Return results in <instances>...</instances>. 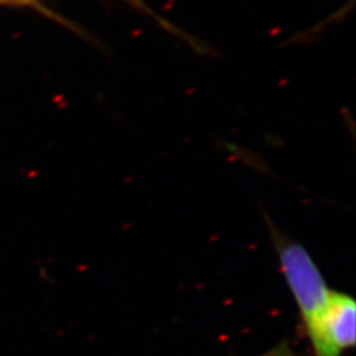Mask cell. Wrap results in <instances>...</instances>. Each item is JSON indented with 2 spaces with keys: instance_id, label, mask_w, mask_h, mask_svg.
<instances>
[{
  "instance_id": "2",
  "label": "cell",
  "mask_w": 356,
  "mask_h": 356,
  "mask_svg": "<svg viewBox=\"0 0 356 356\" xmlns=\"http://www.w3.org/2000/svg\"><path fill=\"white\" fill-rule=\"evenodd\" d=\"M355 300L331 291L322 312L305 329L314 356H343L355 346Z\"/></svg>"
},
{
  "instance_id": "5",
  "label": "cell",
  "mask_w": 356,
  "mask_h": 356,
  "mask_svg": "<svg viewBox=\"0 0 356 356\" xmlns=\"http://www.w3.org/2000/svg\"><path fill=\"white\" fill-rule=\"evenodd\" d=\"M1 1H15V3H31L33 0H1Z\"/></svg>"
},
{
  "instance_id": "3",
  "label": "cell",
  "mask_w": 356,
  "mask_h": 356,
  "mask_svg": "<svg viewBox=\"0 0 356 356\" xmlns=\"http://www.w3.org/2000/svg\"><path fill=\"white\" fill-rule=\"evenodd\" d=\"M120 1L127 4L128 7L132 8L134 11L149 17L163 31H165L166 33L177 38L181 41H184L185 44H188L193 51H195L197 53H200V54L210 53L209 48L204 45L201 40L191 36V33L185 32L184 29H181L179 26H176L175 23H172L169 19H166L163 15H160V13H157V10L153 8L152 6L147 0H120Z\"/></svg>"
},
{
  "instance_id": "4",
  "label": "cell",
  "mask_w": 356,
  "mask_h": 356,
  "mask_svg": "<svg viewBox=\"0 0 356 356\" xmlns=\"http://www.w3.org/2000/svg\"><path fill=\"white\" fill-rule=\"evenodd\" d=\"M257 356H294L292 348L289 347L288 343H281L270 350H268L266 353H263L261 355Z\"/></svg>"
},
{
  "instance_id": "1",
  "label": "cell",
  "mask_w": 356,
  "mask_h": 356,
  "mask_svg": "<svg viewBox=\"0 0 356 356\" xmlns=\"http://www.w3.org/2000/svg\"><path fill=\"white\" fill-rule=\"evenodd\" d=\"M272 242L279 256L281 272L297 304L306 329L326 305L331 291L321 269L305 247L285 236L267 220Z\"/></svg>"
}]
</instances>
